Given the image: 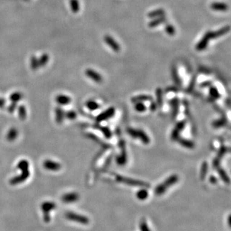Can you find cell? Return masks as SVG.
I'll return each instance as SVG.
<instances>
[{
	"mask_svg": "<svg viewBox=\"0 0 231 231\" xmlns=\"http://www.w3.org/2000/svg\"><path fill=\"white\" fill-rule=\"evenodd\" d=\"M178 181V175L174 174L172 175L168 178H167L166 179L161 183V184L159 186H157L155 188V192L157 194V195H161L162 193H164L168 187H171L172 185L174 184L177 183Z\"/></svg>",
	"mask_w": 231,
	"mask_h": 231,
	"instance_id": "6da1fadb",
	"label": "cell"
},
{
	"mask_svg": "<svg viewBox=\"0 0 231 231\" xmlns=\"http://www.w3.org/2000/svg\"><path fill=\"white\" fill-rule=\"evenodd\" d=\"M116 180L118 182L125 184L129 186H136V187H141L144 188H148L150 187V184L145 182H143L141 181H138L136 179H133V178L126 177L121 175H117L116 177Z\"/></svg>",
	"mask_w": 231,
	"mask_h": 231,
	"instance_id": "7a4b0ae2",
	"label": "cell"
},
{
	"mask_svg": "<svg viewBox=\"0 0 231 231\" xmlns=\"http://www.w3.org/2000/svg\"><path fill=\"white\" fill-rule=\"evenodd\" d=\"M119 145L121 148V154L119 156L117 157L116 162L119 165L123 166L126 164V162H127V152H126V147H125V141H121Z\"/></svg>",
	"mask_w": 231,
	"mask_h": 231,
	"instance_id": "3957f363",
	"label": "cell"
},
{
	"mask_svg": "<svg viewBox=\"0 0 231 231\" xmlns=\"http://www.w3.org/2000/svg\"><path fill=\"white\" fill-rule=\"evenodd\" d=\"M21 171V174H19L18 176L14 177V178H12L11 180H10V183L12 185H16L20 183H23L25 181H27V178L30 177V172L29 170Z\"/></svg>",
	"mask_w": 231,
	"mask_h": 231,
	"instance_id": "277c9868",
	"label": "cell"
},
{
	"mask_svg": "<svg viewBox=\"0 0 231 231\" xmlns=\"http://www.w3.org/2000/svg\"><path fill=\"white\" fill-rule=\"evenodd\" d=\"M210 40H211V38H210L209 31H208L204 34L201 40L195 46L196 50L198 51H202L204 50H206L207 48V46L209 44Z\"/></svg>",
	"mask_w": 231,
	"mask_h": 231,
	"instance_id": "5b68a950",
	"label": "cell"
},
{
	"mask_svg": "<svg viewBox=\"0 0 231 231\" xmlns=\"http://www.w3.org/2000/svg\"><path fill=\"white\" fill-rule=\"evenodd\" d=\"M230 30V27L229 25L225 26V27L218 29V30L215 31H209V34H210V38L211 39H218L220 37H222L225 34H227L229 33Z\"/></svg>",
	"mask_w": 231,
	"mask_h": 231,
	"instance_id": "8992f818",
	"label": "cell"
},
{
	"mask_svg": "<svg viewBox=\"0 0 231 231\" xmlns=\"http://www.w3.org/2000/svg\"><path fill=\"white\" fill-rule=\"evenodd\" d=\"M43 167L46 170L48 171H59L61 169L62 166L60 165V163H59V162L48 159L44 161Z\"/></svg>",
	"mask_w": 231,
	"mask_h": 231,
	"instance_id": "52a82bcc",
	"label": "cell"
},
{
	"mask_svg": "<svg viewBox=\"0 0 231 231\" xmlns=\"http://www.w3.org/2000/svg\"><path fill=\"white\" fill-rule=\"evenodd\" d=\"M104 41L110 48H111L114 51L119 52L121 50V46L118 43H117L113 37L109 35H106L104 37Z\"/></svg>",
	"mask_w": 231,
	"mask_h": 231,
	"instance_id": "ba28073f",
	"label": "cell"
},
{
	"mask_svg": "<svg viewBox=\"0 0 231 231\" xmlns=\"http://www.w3.org/2000/svg\"><path fill=\"white\" fill-rule=\"evenodd\" d=\"M186 122H184V121H182V122H178L176 125L175 127L173 130L171 134V138L173 141H176L179 138V134L183 130V129L184 128Z\"/></svg>",
	"mask_w": 231,
	"mask_h": 231,
	"instance_id": "9c48e42d",
	"label": "cell"
},
{
	"mask_svg": "<svg viewBox=\"0 0 231 231\" xmlns=\"http://www.w3.org/2000/svg\"><path fill=\"white\" fill-rule=\"evenodd\" d=\"M86 75L96 83H100L102 82L103 78L102 75L95 70L92 69H87L85 71Z\"/></svg>",
	"mask_w": 231,
	"mask_h": 231,
	"instance_id": "30bf717a",
	"label": "cell"
},
{
	"mask_svg": "<svg viewBox=\"0 0 231 231\" xmlns=\"http://www.w3.org/2000/svg\"><path fill=\"white\" fill-rule=\"evenodd\" d=\"M115 113V109L114 107H110L109 109H107L106 111H105L104 112H102L101 114H99L96 120L98 122H103V121L106 120L110 118H111L112 116Z\"/></svg>",
	"mask_w": 231,
	"mask_h": 231,
	"instance_id": "8fae6325",
	"label": "cell"
},
{
	"mask_svg": "<svg viewBox=\"0 0 231 231\" xmlns=\"http://www.w3.org/2000/svg\"><path fill=\"white\" fill-rule=\"evenodd\" d=\"M210 7L214 11L218 12H226L229 9L228 5L224 2H213L211 4Z\"/></svg>",
	"mask_w": 231,
	"mask_h": 231,
	"instance_id": "7c38bea8",
	"label": "cell"
},
{
	"mask_svg": "<svg viewBox=\"0 0 231 231\" xmlns=\"http://www.w3.org/2000/svg\"><path fill=\"white\" fill-rule=\"evenodd\" d=\"M78 198H79V195L76 193L71 192L63 195L62 197V200L65 203H72L77 201Z\"/></svg>",
	"mask_w": 231,
	"mask_h": 231,
	"instance_id": "4fadbf2b",
	"label": "cell"
},
{
	"mask_svg": "<svg viewBox=\"0 0 231 231\" xmlns=\"http://www.w3.org/2000/svg\"><path fill=\"white\" fill-rule=\"evenodd\" d=\"M167 18L165 16V15H163V16H161L159 18H156L154 19H152L151 21L148 23V27L150 28H156L158 27V26L163 24L166 22Z\"/></svg>",
	"mask_w": 231,
	"mask_h": 231,
	"instance_id": "5bb4252c",
	"label": "cell"
},
{
	"mask_svg": "<svg viewBox=\"0 0 231 231\" xmlns=\"http://www.w3.org/2000/svg\"><path fill=\"white\" fill-rule=\"evenodd\" d=\"M55 100L60 106H66V105L70 103L71 102V98L70 96L66 95V94H59L56 96Z\"/></svg>",
	"mask_w": 231,
	"mask_h": 231,
	"instance_id": "9a60e30c",
	"label": "cell"
},
{
	"mask_svg": "<svg viewBox=\"0 0 231 231\" xmlns=\"http://www.w3.org/2000/svg\"><path fill=\"white\" fill-rule=\"evenodd\" d=\"M166 12L163 8H157L149 12L147 14V17L150 19H154L156 18H159L161 16L165 15Z\"/></svg>",
	"mask_w": 231,
	"mask_h": 231,
	"instance_id": "2e32d148",
	"label": "cell"
},
{
	"mask_svg": "<svg viewBox=\"0 0 231 231\" xmlns=\"http://www.w3.org/2000/svg\"><path fill=\"white\" fill-rule=\"evenodd\" d=\"M55 120L56 122L59 124L62 123L63 120L65 118V112L63 111V109L60 107H57L55 111Z\"/></svg>",
	"mask_w": 231,
	"mask_h": 231,
	"instance_id": "e0dca14e",
	"label": "cell"
},
{
	"mask_svg": "<svg viewBox=\"0 0 231 231\" xmlns=\"http://www.w3.org/2000/svg\"><path fill=\"white\" fill-rule=\"evenodd\" d=\"M152 97L151 96L147 95V94H140L132 98L131 100L133 103H138V102H143L145 101H149L151 100Z\"/></svg>",
	"mask_w": 231,
	"mask_h": 231,
	"instance_id": "ac0fdd59",
	"label": "cell"
},
{
	"mask_svg": "<svg viewBox=\"0 0 231 231\" xmlns=\"http://www.w3.org/2000/svg\"><path fill=\"white\" fill-rule=\"evenodd\" d=\"M67 218L71 220H77V221L80 222L81 223H87V219L84 217V216H82L80 215H78L75 213H70L67 214Z\"/></svg>",
	"mask_w": 231,
	"mask_h": 231,
	"instance_id": "d6986e66",
	"label": "cell"
},
{
	"mask_svg": "<svg viewBox=\"0 0 231 231\" xmlns=\"http://www.w3.org/2000/svg\"><path fill=\"white\" fill-rule=\"evenodd\" d=\"M139 138L143 143L145 145H148L150 142V139L147 134L142 130H138V138Z\"/></svg>",
	"mask_w": 231,
	"mask_h": 231,
	"instance_id": "ffe728a7",
	"label": "cell"
},
{
	"mask_svg": "<svg viewBox=\"0 0 231 231\" xmlns=\"http://www.w3.org/2000/svg\"><path fill=\"white\" fill-rule=\"evenodd\" d=\"M18 130L15 128H11L7 132V139L9 141H13L16 139L18 136Z\"/></svg>",
	"mask_w": 231,
	"mask_h": 231,
	"instance_id": "44dd1931",
	"label": "cell"
},
{
	"mask_svg": "<svg viewBox=\"0 0 231 231\" xmlns=\"http://www.w3.org/2000/svg\"><path fill=\"white\" fill-rule=\"evenodd\" d=\"M177 141H178V143H180L181 145H182L184 147H185V148H187L189 149H192L194 148V147H195V144H194L193 141H191L190 140L178 138L177 139Z\"/></svg>",
	"mask_w": 231,
	"mask_h": 231,
	"instance_id": "7402d4cb",
	"label": "cell"
},
{
	"mask_svg": "<svg viewBox=\"0 0 231 231\" xmlns=\"http://www.w3.org/2000/svg\"><path fill=\"white\" fill-rule=\"evenodd\" d=\"M171 106H172V116L173 119H175L178 112V107H179V102L177 98H175L173 99L171 102Z\"/></svg>",
	"mask_w": 231,
	"mask_h": 231,
	"instance_id": "603a6c76",
	"label": "cell"
},
{
	"mask_svg": "<svg viewBox=\"0 0 231 231\" xmlns=\"http://www.w3.org/2000/svg\"><path fill=\"white\" fill-rule=\"evenodd\" d=\"M207 171H208V164L206 161H204L202 164L200 173V177L202 181H203L205 178H206Z\"/></svg>",
	"mask_w": 231,
	"mask_h": 231,
	"instance_id": "cb8c5ba5",
	"label": "cell"
},
{
	"mask_svg": "<svg viewBox=\"0 0 231 231\" xmlns=\"http://www.w3.org/2000/svg\"><path fill=\"white\" fill-rule=\"evenodd\" d=\"M29 162L27 160L23 159L20 161L17 165V168L20 171H26L29 170Z\"/></svg>",
	"mask_w": 231,
	"mask_h": 231,
	"instance_id": "d4e9b609",
	"label": "cell"
},
{
	"mask_svg": "<svg viewBox=\"0 0 231 231\" xmlns=\"http://www.w3.org/2000/svg\"><path fill=\"white\" fill-rule=\"evenodd\" d=\"M171 75H172V78L173 80L175 82L177 85H181V78L178 75V71L176 67H173L172 68V71H171Z\"/></svg>",
	"mask_w": 231,
	"mask_h": 231,
	"instance_id": "484cf974",
	"label": "cell"
},
{
	"mask_svg": "<svg viewBox=\"0 0 231 231\" xmlns=\"http://www.w3.org/2000/svg\"><path fill=\"white\" fill-rule=\"evenodd\" d=\"M70 7L74 13H77L80 10V3L78 0H70Z\"/></svg>",
	"mask_w": 231,
	"mask_h": 231,
	"instance_id": "4316f807",
	"label": "cell"
},
{
	"mask_svg": "<svg viewBox=\"0 0 231 231\" xmlns=\"http://www.w3.org/2000/svg\"><path fill=\"white\" fill-rule=\"evenodd\" d=\"M55 207V204L54 202H46L42 205V209H43V211L48 213L50 210L54 209Z\"/></svg>",
	"mask_w": 231,
	"mask_h": 231,
	"instance_id": "83f0119b",
	"label": "cell"
},
{
	"mask_svg": "<svg viewBox=\"0 0 231 231\" xmlns=\"http://www.w3.org/2000/svg\"><path fill=\"white\" fill-rule=\"evenodd\" d=\"M23 98V94L19 93V92H15L12 93L11 95L10 96V100L12 102H15V103H18L19 100L22 99Z\"/></svg>",
	"mask_w": 231,
	"mask_h": 231,
	"instance_id": "f1b7e54d",
	"label": "cell"
},
{
	"mask_svg": "<svg viewBox=\"0 0 231 231\" xmlns=\"http://www.w3.org/2000/svg\"><path fill=\"white\" fill-rule=\"evenodd\" d=\"M165 31L168 35L170 36H173L176 34V29L170 23H167L165 25Z\"/></svg>",
	"mask_w": 231,
	"mask_h": 231,
	"instance_id": "f546056e",
	"label": "cell"
},
{
	"mask_svg": "<svg viewBox=\"0 0 231 231\" xmlns=\"http://www.w3.org/2000/svg\"><path fill=\"white\" fill-rule=\"evenodd\" d=\"M86 107L89 110L93 111H96V110L99 109V106L97 102H94L93 100H89L86 102Z\"/></svg>",
	"mask_w": 231,
	"mask_h": 231,
	"instance_id": "4dcf8cb0",
	"label": "cell"
},
{
	"mask_svg": "<svg viewBox=\"0 0 231 231\" xmlns=\"http://www.w3.org/2000/svg\"><path fill=\"white\" fill-rule=\"evenodd\" d=\"M18 115L20 119L24 120L27 118V109L24 106H21L18 107Z\"/></svg>",
	"mask_w": 231,
	"mask_h": 231,
	"instance_id": "1f68e13d",
	"label": "cell"
},
{
	"mask_svg": "<svg viewBox=\"0 0 231 231\" xmlns=\"http://www.w3.org/2000/svg\"><path fill=\"white\" fill-rule=\"evenodd\" d=\"M218 168V174L220 175V177H221L222 179L223 180V182L225 183H229V177L227 175L226 172H225L222 168H220V167H217Z\"/></svg>",
	"mask_w": 231,
	"mask_h": 231,
	"instance_id": "d6a6232c",
	"label": "cell"
},
{
	"mask_svg": "<svg viewBox=\"0 0 231 231\" xmlns=\"http://www.w3.org/2000/svg\"><path fill=\"white\" fill-rule=\"evenodd\" d=\"M156 97L157 105L158 106L161 107L162 105V91L161 87H158L156 89Z\"/></svg>",
	"mask_w": 231,
	"mask_h": 231,
	"instance_id": "836d02e7",
	"label": "cell"
},
{
	"mask_svg": "<svg viewBox=\"0 0 231 231\" xmlns=\"http://www.w3.org/2000/svg\"><path fill=\"white\" fill-rule=\"evenodd\" d=\"M209 95L213 99H217L220 96V94L216 87H211L209 89Z\"/></svg>",
	"mask_w": 231,
	"mask_h": 231,
	"instance_id": "e575fe53",
	"label": "cell"
},
{
	"mask_svg": "<svg viewBox=\"0 0 231 231\" xmlns=\"http://www.w3.org/2000/svg\"><path fill=\"white\" fill-rule=\"evenodd\" d=\"M148 196V191L146 190H141L137 193V197L139 200H145Z\"/></svg>",
	"mask_w": 231,
	"mask_h": 231,
	"instance_id": "d590c367",
	"label": "cell"
},
{
	"mask_svg": "<svg viewBox=\"0 0 231 231\" xmlns=\"http://www.w3.org/2000/svg\"><path fill=\"white\" fill-rule=\"evenodd\" d=\"M49 60V57L47 54H43L41 56V59L39 60V66H45L47 63H48Z\"/></svg>",
	"mask_w": 231,
	"mask_h": 231,
	"instance_id": "8d00e7d4",
	"label": "cell"
},
{
	"mask_svg": "<svg viewBox=\"0 0 231 231\" xmlns=\"http://www.w3.org/2000/svg\"><path fill=\"white\" fill-rule=\"evenodd\" d=\"M135 109L138 112H144L146 111V106L142 102H138V103H135Z\"/></svg>",
	"mask_w": 231,
	"mask_h": 231,
	"instance_id": "74e56055",
	"label": "cell"
},
{
	"mask_svg": "<svg viewBox=\"0 0 231 231\" xmlns=\"http://www.w3.org/2000/svg\"><path fill=\"white\" fill-rule=\"evenodd\" d=\"M76 113L74 111H69L65 113V117L70 120H74L76 118Z\"/></svg>",
	"mask_w": 231,
	"mask_h": 231,
	"instance_id": "f35d334b",
	"label": "cell"
},
{
	"mask_svg": "<svg viewBox=\"0 0 231 231\" xmlns=\"http://www.w3.org/2000/svg\"><path fill=\"white\" fill-rule=\"evenodd\" d=\"M30 66L32 70H36L37 69L39 66V60L38 59H37L35 57H32L31 59L30 62Z\"/></svg>",
	"mask_w": 231,
	"mask_h": 231,
	"instance_id": "ab89813d",
	"label": "cell"
},
{
	"mask_svg": "<svg viewBox=\"0 0 231 231\" xmlns=\"http://www.w3.org/2000/svg\"><path fill=\"white\" fill-rule=\"evenodd\" d=\"M196 81H197V76H194L192 78V79L191 80L190 84H189L188 87L187 89V91L188 92H191L193 90V89L194 87H195V86L196 84Z\"/></svg>",
	"mask_w": 231,
	"mask_h": 231,
	"instance_id": "60d3db41",
	"label": "cell"
},
{
	"mask_svg": "<svg viewBox=\"0 0 231 231\" xmlns=\"http://www.w3.org/2000/svg\"><path fill=\"white\" fill-rule=\"evenodd\" d=\"M98 128H99V129L100 130L102 131V132L103 133L104 135L106 136V137L107 138H110L111 137L112 133H111V130H110L108 128H106V127H98Z\"/></svg>",
	"mask_w": 231,
	"mask_h": 231,
	"instance_id": "b9f144b4",
	"label": "cell"
},
{
	"mask_svg": "<svg viewBox=\"0 0 231 231\" xmlns=\"http://www.w3.org/2000/svg\"><path fill=\"white\" fill-rule=\"evenodd\" d=\"M128 134L133 138H138V130L134 129L133 128H129L127 129Z\"/></svg>",
	"mask_w": 231,
	"mask_h": 231,
	"instance_id": "7bdbcfd3",
	"label": "cell"
},
{
	"mask_svg": "<svg viewBox=\"0 0 231 231\" xmlns=\"http://www.w3.org/2000/svg\"><path fill=\"white\" fill-rule=\"evenodd\" d=\"M225 119H220L218 120L214 121V122L213 123V125L214 126V127L218 128V127H222V126H223L225 125Z\"/></svg>",
	"mask_w": 231,
	"mask_h": 231,
	"instance_id": "ee69618b",
	"label": "cell"
},
{
	"mask_svg": "<svg viewBox=\"0 0 231 231\" xmlns=\"http://www.w3.org/2000/svg\"><path fill=\"white\" fill-rule=\"evenodd\" d=\"M227 152V148H225V146H222V148H220L219 152H218V159L222 158V157L225 155V154Z\"/></svg>",
	"mask_w": 231,
	"mask_h": 231,
	"instance_id": "f6af8a7d",
	"label": "cell"
},
{
	"mask_svg": "<svg viewBox=\"0 0 231 231\" xmlns=\"http://www.w3.org/2000/svg\"><path fill=\"white\" fill-rule=\"evenodd\" d=\"M16 107H17V103L12 102V103L10 104L8 107V111L9 112H13Z\"/></svg>",
	"mask_w": 231,
	"mask_h": 231,
	"instance_id": "bcb514c9",
	"label": "cell"
},
{
	"mask_svg": "<svg viewBox=\"0 0 231 231\" xmlns=\"http://www.w3.org/2000/svg\"><path fill=\"white\" fill-rule=\"evenodd\" d=\"M212 82L211 81H207V82H203L202 84H201V86L202 87H207V86H210L211 85Z\"/></svg>",
	"mask_w": 231,
	"mask_h": 231,
	"instance_id": "7dc6e473",
	"label": "cell"
},
{
	"mask_svg": "<svg viewBox=\"0 0 231 231\" xmlns=\"http://www.w3.org/2000/svg\"><path fill=\"white\" fill-rule=\"evenodd\" d=\"M156 107H157V105L156 103H151V106H150V109L151 111H154L156 110Z\"/></svg>",
	"mask_w": 231,
	"mask_h": 231,
	"instance_id": "c3c4849f",
	"label": "cell"
},
{
	"mask_svg": "<svg viewBox=\"0 0 231 231\" xmlns=\"http://www.w3.org/2000/svg\"><path fill=\"white\" fill-rule=\"evenodd\" d=\"M5 104V100L3 98H0V108H2L4 107Z\"/></svg>",
	"mask_w": 231,
	"mask_h": 231,
	"instance_id": "681fc988",
	"label": "cell"
},
{
	"mask_svg": "<svg viewBox=\"0 0 231 231\" xmlns=\"http://www.w3.org/2000/svg\"><path fill=\"white\" fill-rule=\"evenodd\" d=\"M209 181L210 182H211V183H213V184H214V183H216V177H214V176H211V177H210V178H209Z\"/></svg>",
	"mask_w": 231,
	"mask_h": 231,
	"instance_id": "f907efd6",
	"label": "cell"
}]
</instances>
